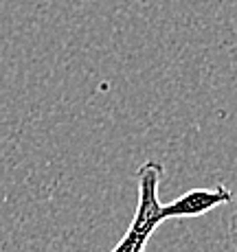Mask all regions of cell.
I'll return each instance as SVG.
<instances>
[{
    "instance_id": "obj_1",
    "label": "cell",
    "mask_w": 237,
    "mask_h": 252,
    "mask_svg": "<svg viewBox=\"0 0 237 252\" xmlns=\"http://www.w3.org/2000/svg\"><path fill=\"white\" fill-rule=\"evenodd\" d=\"M163 180V164L156 160H147L138 167V204L130 228L125 230L123 239L112 248V252H145L149 237L154 230L167 220L178 217H198L213 208L233 202V193L224 187L215 189H193L180 195L171 204H163L158 197V187Z\"/></svg>"
},
{
    "instance_id": "obj_2",
    "label": "cell",
    "mask_w": 237,
    "mask_h": 252,
    "mask_svg": "<svg viewBox=\"0 0 237 252\" xmlns=\"http://www.w3.org/2000/svg\"><path fill=\"white\" fill-rule=\"evenodd\" d=\"M229 239H231V246H233L235 252H237V213L229 221Z\"/></svg>"
}]
</instances>
